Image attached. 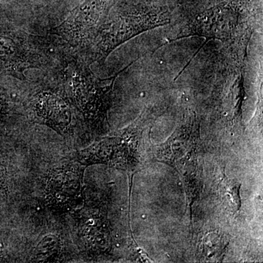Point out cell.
Here are the masks:
<instances>
[{"label": "cell", "mask_w": 263, "mask_h": 263, "mask_svg": "<svg viewBox=\"0 0 263 263\" xmlns=\"http://www.w3.org/2000/svg\"><path fill=\"white\" fill-rule=\"evenodd\" d=\"M200 123L196 114L186 110L181 124L163 144L157 147L156 157L179 173L189 205L200 197L202 190L201 171L199 164Z\"/></svg>", "instance_id": "obj_1"}, {"label": "cell", "mask_w": 263, "mask_h": 263, "mask_svg": "<svg viewBox=\"0 0 263 263\" xmlns=\"http://www.w3.org/2000/svg\"><path fill=\"white\" fill-rule=\"evenodd\" d=\"M171 21L167 8L154 6L132 8L105 18L91 41L95 61H105L123 43Z\"/></svg>", "instance_id": "obj_2"}, {"label": "cell", "mask_w": 263, "mask_h": 263, "mask_svg": "<svg viewBox=\"0 0 263 263\" xmlns=\"http://www.w3.org/2000/svg\"><path fill=\"white\" fill-rule=\"evenodd\" d=\"M133 64L105 79L98 77L84 65L76 66L69 73L67 84L72 98L90 127L98 133L108 127V113L118 76Z\"/></svg>", "instance_id": "obj_3"}, {"label": "cell", "mask_w": 263, "mask_h": 263, "mask_svg": "<svg viewBox=\"0 0 263 263\" xmlns=\"http://www.w3.org/2000/svg\"><path fill=\"white\" fill-rule=\"evenodd\" d=\"M243 0H226L200 12L183 26L179 34L169 43L190 37H203L205 41L177 77L182 73L194 57L209 41L217 40L226 43L238 36L243 26Z\"/></svg>", "instance_id": "obj_4"}, {"label": "cell", "mask_w": 263, "mask_h": 263, "mask_svg": "<svg viewBox=\"0 0 263 263\" xmlns=\"http://www.w3.org/2000/svg\"><path fill=\"white\" fill-rule=\"evenodd\" d=\"M144 122L141 115L127 127L95 141L79 152L78 161L86 167L105 164L133 170L139 163V147Z\"/></svg>", "instance_id": "obj_5"}, {"label": "cell", "mask_w": 263, "mask_h": 263, "mask_svg": "<svg viewBox=\"0 0 263 263\" xmlns=\"http://www.w3.org/2000/svg\"><path fill=\"white\" fill-rule=\"evenodd\" d=\"M84 165L79 161L52 170L45 188L48 206L60 212L72 210L84 201Z\"/></svg>", "instance_id": "obj_6"}, {"label": "cell", "mask_w": 263, "mask_h": 263, "mask_svg": "<svg viewBox=\"0 0 263 263\" xmlns=\"http://www.w3.org/2000/svg\"><path fill=\"white\" fill-rule=\"evenodd\" d=\"M114 0H85L50 33L71 43L92 41L100 26L107 18Z\"/></svg>", "instance_id": "obj_7"}, {"label": "cell", "mask_w": 263, "mask_h": 263, "mask_svg": "<svg viewBox=\"0 0 263 263\" xmlns=\"http://www.w3.org/2000/svg\"><path fill=\"white\" fill-rule=\"evenodd\" d=\"M33 110L43 124L59 133H66L72 123V110L66 99L52 91H43L34 100Z\"/></svg>", "instance_id": "obj_8"}, {"label": "cell", "mask_w": 263, "mask_h": 263, "mask_svg": "<svg viewBox=\"0 0 263 263\" xmlns=\"http://www.w3.org/2000/svg\"><path fill=\"white\" fill-rule=\"evenodd\" d=\"M80 235L89 252L103 253L108 252L111 247L106 215L100 209L89 207L83 212Z\"/></svg>", "instance_id": "obj_9"}, {"label": "cell", "mask_w": 263, "mask_h": 263, "mask_svg": "<svg viewBox=\"0 0 263 263\" xmlns=\"http://www.w3.org/2000/svg\"><path fill=\"white\" fill-rule=\"evenodd\" d=\"M28 49L17 38L0 36V63L20 78L32 65Z\"/></svg>", "instance_id": "obj_10"}, {"label": "cell", "mask_w": 263, "mask_h": 263, "mask_svg": "<svg viewBox=\"0 0 263 263\" xmlns=\"http://www.w3.org/2000/svg\"><path fill=\"white\" fill-rule=\"evenodd\" d=\"M61 249V240L56 235L49 234L40 240L33 251L32 262H46L54 258Z\"/></svg>", "instance_id": "obj_11"}, {"label": "cell", "mask_w": 263, "mask_h": 263, "mask_svg": "<svg viewBox=\"0 0 263 263\" xmlns=\"http://www.w3.org/2000/svg\"><path fill=\"white\" fill-rule=\"evenodd\" d=\"M228 241L224 235L219 233H209L202 241V257L205 259L218 260L224 256Z\"/></svg>", "instance_id": "obj_12"}, {"label": "cell", "mask_w": 263, "mask_h": 263, "mask_svg": "<svg viewBox=\"0 0 263 263\" xmlns=\"http://www.w3.org/2000/svg\"><path fill=\"white\" fill-rule=\"evenodd\" d=\"M241 185L237 182L226 179L223 181L222 195H226L227 205L231 208L232 212H238L241 208V198L240 190Z\"/></svg>", "instance_id": "obj_13"}]
</instances>
